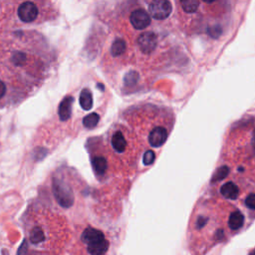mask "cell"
Instances as JSON below:
<instances>
[{"mask_svg": "<svg viewBox=\"0 0 255 255\" xmlns=\"http://www.w3.org/2000/svg\"><path fill=\"white\" fill-rule=\"evenodd\" d=\"M53 194L62 207H71L74 203V193L70 185L63 179L54 177L52 183Z\"/></svg>", "mask_w": 255, "mask_h": 255, "instance_id": "cell-1", "label": "cell"}, {"mask_svg": "<svg viewBox=\"0 0 255 255\" xmlns=\"http://www.w3.org/2000/svg\"><path fill=\"white\" fill-rule=\"evenodd\" d=\"M171 4L168 0H155L149 4V12L157 20H164L171 13Z\"/></svg>", "mask_w": 255, "mask_h": 255, "instance_id": "cell-2", "label": "cell"}, {"mask_svg": "<svg viewBox=\"0 0 255 255\" xmlns=\"http://www.w3.org/2000/svg\"><path fill=\"white\" fill-rule=\"evenodd\" d=\"M138 44L143 53L151 54L157 47L158 36L152 31L144 32L138 38Z\"/></svg>", "mask_w": 255, "mask_h": 255, "instance_id": "cell-3", "label": "cell"}, {"mask_svg": "<svg viewBox=\"0 0 255 255\" xmlns=\"http://www.w3.org/2000/svg\"><path fill=\"white\" fill-rule=\"evenodd\" d=\"M17 14L21 21H23L25 23H30V22H33L37 18L38 8L34 3L27 1V2L22 3L19 6Z\"/></svg>", "mask_w": 255, "mask_h": 255, "instance_id": "cell-4", "label": "cell"}, {"mask_svg": "<svg viewBox=\"0 0 255 255\" xmlns=\"http://www.w3.org/2000/svg\"><path fill=\"white\" fill-rule=\"evenodd\" d=\"M131 23L137 30L146 29L151 24V16L143 9L134 10L130 17Z\"/></svg>", "mask_w": 255, "mask_h": 255, "instance_id": "cell-5", "label": "cell"}, {"mask_svg": "<svg viewBox=\"0 0 255 255\" xmlns=\"http://www.w3.org/2000/svg\"><path fill=\"white\" fill-rule=\"evenodd\" d=\"M168 139V131L166 128H155L149 135V143L154 148L162 147Z\"/></svg>", "mask_w": 255, "mask_h": 255, "instance_id": "cell-6", "label": "cell"}, {"mask_svg": "<svg viewBox=\"0 0 255 255\" xmlns=\"http://www.w3.org/2000/svg\"><path fill=\"white\" fill-rule=\"evenodd\" d=\"M81 239L86 245H89V244L104 240L106 238H105V235L102 231H100L98 229H95V228H92V227H88L82 233Z\"/></svg>", "mask_w": 255, "mask_h": 255, "instance_id": "cell-7", "label": "cell"}, {"mask_svg": "<svg viewBox=\"0 0 255 255\" xmlns=\"http://www.w3.org/2000/svg\"><path fill=\"white\" fill-rule=\"evenodd\" d=\"M74 99L71 96L66 97L59 106V117L61 121H67L71 117L72 113V103Z\"/></svg>", "mask_w": 255, "mask_h": 255, "instance_id": "cell-8", "label": "cell"}, {"mask_svg": "<svg viewBox=\"0 0 255 255\" xmlns=\"http://www.w3.org/2000/svg\"><path fill=\"white\" fill-rule=\"evenodd\" d=\"M109 249V241L104 239L87 245V250L91 255H105Z\"/></svg>", "mask_w": 255, "mask_h": 255, "instance_id": "cell-9", "label": "cell"}, {"mask_svg": "<svg viewBox=\"0 0 255 255\" xmlns=\"http://www.w3.org/2000/svg\"><path fill=\"white\" fill-rule=\"evenodd\" d=\"M112 146L118 153H124L127 148V141L121 131H117L112 137Z\"/></svg>", "mask_w": 255, "mask_h": 255, "instance_id": "cell-10", "label": "cell"}, {"mask_svg": "<svg viewBox=\"0 0 255 255\" xmlns=\"http://www.w3.org/2000/svg\"><path fill=\"white\" fill-rule=\"evenodd\" d=\"M220 192L227 199H236L239 193V189L235 183L230 181V182L224 183L220 187Z\"/></svg>", "mask_w": 255, "mask_h": 255, "instance_id": "cell-11", "label": "cell"}, {"mask_svg": "<svg viewBox=\"0 0 255 255\" xmlns=\"http://www.w3.org/2000/svg\"><path fill=\"white\" fill-rule=\"evenodd\" d=\"M244 223V217L243 214L239 210H235L232 212L228 219V226L232 230H238L242 227Z\"/></svg>", "mask_w": 255, "mask_h": 255, "instance_id": "cell-12", "label": "cell"}, {"mask_svg": "<svg viewBox=\"0 0 255 255\" xmlns=\"http://www.w3.org/2000/svg\"><path fill=\"white\" fill-rule=\"evenodd\" d=\"M79 102L80 105L82 107V109H84L85 111H89L92 109L93 107V96L92 93L89 89H83L81 94H80V98H79Z\"/></svg>", "mask_w": 255, "mask_h": 255, "instance_id": "cell-13", "label": "cell"}, {"mask_svg": "<svg viewBox=\"0 0 255 255\" xmlns=\"http://www.w3.org/2000/svg\"><path fill=\"white\" fill-rule=\"evenodd\" d=\"M92 166L94 169V171L97 173V175H104L107 168H108V164L105 158L103 157H95L92 160Z\"/></svg>", "mask_w": 255, "mask_h": 255, "instance_id": "cell-14", "label": "cell"}, {"mask_svg": "<svg viewBox=\"0 0 255 255\" xmlns=\"http://www.w3.org/2000/svg\"><path fill=\"white\" fill-rule=\"evenodd\" d=\"M126 51V42L123 39H117L111 48V53L113 56H120Z\"/></svg>", "mask_w": 255, "mask_h": 255, "instance_id": "cell-15", "label": "cell"}, {"mask_svg": "<svg viewBox=\"0 0 255 255\" xmlns=\"http://www.w3.org/2000/svg\"><path fill=\"white\" fill-rule=\"evenodd\" d=\"M99 120H100V117L98 114L96 113H92V114H89L88 116H86L83 120V125L87 128V129H94L98 123H99Z\"/></svg>", "mask_w": 255, "mask_h": 255, "instance_id": "cell-16", "label": "cell"}, {"mask_svg": "<svg viewBox=\"0 0 255 255\" xmlns=\"http://www.w3.org/2000/svg\"><path fill=\"white\" fill-rule=\"evenodd\" d=\"M180 4L183 10L187 13L195 12L199 6V2L195 1V0H185V1H181Z\"/></svg>", "mask_w": 255, "mask_h": 255, "instance_id": "cell-17", "label": "cell"}, {"mask_svg": "<svg viewBox=\"0 0 255 255\" xmlns=\"http://www.w3.org/2000/svg\"><path fill=\"white\" fill-rule=\"evenodd\" d=\"M11 60H12L13 64H15L16 66H22L26 61V56H25V54H23L21 52H16L13 54Z\"/></svg>", "mask_w": 255, "mask_h": 255, "instance_id": "cell-18", "label": "cell"}, {"mask_svg": "<svg viewBox=\"0 0 255 255\" xmlns=\"http://www.w3.org/2000/svg\"><path fill=\"white\" fill-rule=\"evenodd\" d=\"M48 152L46 149L44 148H37L35 151H34V159L36 161H42L46 156H47Z\"/></svg>", "mask_w": 255, "mask_h": 255, "instance_id": "cell-19", "label": "cell"}, {"mask_svg": "<svg viewBox=\"0 0 255 255\" xmlns=\"http://www.w3.org/2000/svg\"><path fill=\"white\" fill-rule=\"evenodd\" d=\"M139 79V75L137 73H130L128 74L126 77H125V83L127 86H131V85H134Z\"/></svg>", "mask_w": 255, "mask_h": 255, "instance_id": "cell-20", "label": "cell"}, {"mask_svg": "<svg viewBox=\"0 0 255 255\" xmlns=\"http://www.w3.org/2000/svg\"><path fill=\"white\" fill-rule=\"evenodd\" d=\"M155 159H156L155 153L152 151H148L144 156V164L146 166H150L155 162Z\"/></svg>", "mask_w": 255, "mask_h": 255, "instance_id": "cell-21", "label": "cell"}, {"mask_svg": "<svg viewBox=\"0 0 255 255\" xmlns=\"http://www.w3.org/2000/svg\"><path fill=\"white\" fill-rule=\"evenodd\" d=\"M228 173V169L226 167H222L221 169H219L217 170V172L214 174V177L212 179V181H215V180H218V179H222L224 178Z\"/></svg>", "mask_w": 255, "mask_h": 255, "instance_id": "cell-22", "label": "cell"}, {"mask_svg": "<svg viewBox=\"0 0 255 255\" xmlns=\"http://www.w3.org/2000/svg\"><path fill=\"white\" fill-rule=\"evenodd\" d=\"M245 205L250 208L255 210V193H251L249 194L246 199H245Z\"/></svg>", "mask_w": 255, "mask_h": 255, "instance_id": "cell-23", "label": "cell"}, {"mask_svg": "<svg viewBox=\"0 0 255 255\" xmlns=\"http://www.w3.org/2000/svg\"><path fill=\"white\" fill-rule=\"evenodd\" d=\"M6 93V86L5 84L0 80V98H2Z\"/></svg>", "mask_w": 255, "mask_h": 255, "instance_id": "cell-24", "label": "cell"}, {"mask_svg": "<svg viewBox=\"0 0 255 255\" xmlns=\"http://www.w3.org/2000/svg\"><path fill=\"white\" fill-rule=\"evenodd\" d=\"M250 255H255V251H253V252H252Z\"/></svg>", "mask_w": 255, "mask_h": 255, "instance_id": "cell-25", "label": "cell"}]
</instances>
